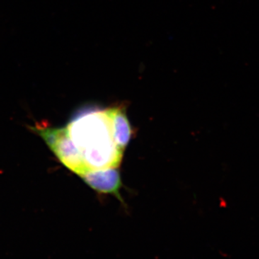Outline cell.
Masks as SVG:
<instances>
[{"label":"cell","instance_id":"1","mask_svg":"<svg viewBox=\"0 0 259 259\" xmlns=\"http://www.w3.org/2000/svg\"><path fill=\"white\" fill-rule=\"evenodd\" d=\"M65 127L88 171L120 166L123 151L114 141L108 109L80 111Z\"/></svg>","mask_w":259,"mask_h":259},{"label":"cell","instance_id":"2","mask_svg":"<svg viewBox=\"0 0 259 259\" xmlns=\"http://www.w3.org/2000/svg\"><path fill=\"white\" fill-rule=\"evenodd\" d=\"M37 134L65 166L80 177L88 171L82 156L68 136L66 127H35Z\"/></svg>","mask_w":259,"mask_h":259},{"label":"cell","instance_id":"3","mask_svg":"<svg viewBox=\"0 0 259 259\" xmlns=\"http://www.w3.org/2000/svg\"><path fill=\"white\" fill-rule=\"evenodd\" d=\"M80 177L94 190L102 193L113 194L121 199L119 191L122 184L120 174L115 168L92 170Z\"/></svg>","mask_w":259,"mask_h":259},{"label":"cell","instance_id":"4","mask_svg":"<svg viewBox=\"0 0 259 259\" xmlns=\"http://www.w3.org/2000/svg\"><path fill=\"white\" fill-rule=\"evenodd\" d=\"M112 120L113 139L116 146L124 151L132 137L133 131L128 119L126 115L125 109L122 107L108 108Z\"/></svg>","mask_w":259,"mask_h":259}]
</instances>
